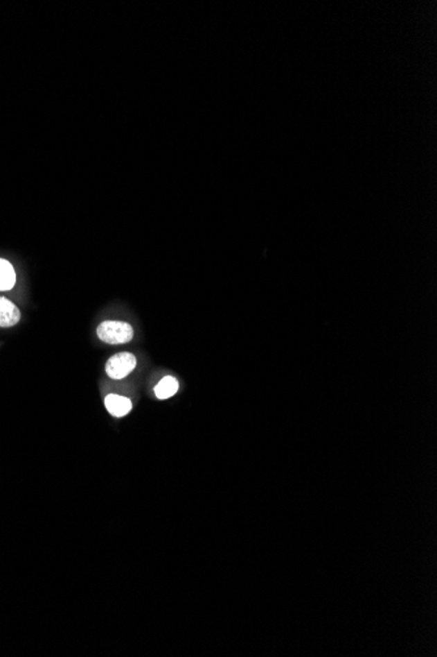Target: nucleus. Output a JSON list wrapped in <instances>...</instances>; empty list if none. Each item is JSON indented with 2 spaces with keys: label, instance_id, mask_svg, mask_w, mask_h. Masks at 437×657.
<instances>
[{
  "label": "nucleus",
  "instance_id": "nucleus-1",
  "mask_svg": "<svg viewBox=\"0 0 437 657\" xmlns=\"http://www.w3.org/2000/svg\"><path fill=\"white\" fill-rule=\"evenodd\" d=\"M96 335L107 345H125L131 343L135 332L129 322L107 319L97 325Z\"/></svg>",
  "mask_w": 437,
  "mask_h": 657
},
{
  "label": "nucleus",
  "instance_id": "nucleus-2",
  "mask_svg": "<svg viewBox=\"0 0 437 657\" xmlns=\"http://www.w3.org/2000/svg\"><path fill=\"white\" fill-rule=\"evenodd\" d=\"M138 366V359L131 352H119L113 355L105 364V373L113 381L127 378Z\"/></svg>",
  "mask_w": 437,
  "mask_h": 657
},
{
  "label": "nucleus",
  "instance_id": "nucleus-3",
  "mask_svg": "<svg viewBox=\"0 0 437 657\" xmlns=\"http://www.w3.org/2000/svg\"><path fill=\"white\" fill-rule=\"evenodd\" d=\"M104 406L112 418H122L130 413L132 402L130 398L123 395L109 394L104 399Z\"/></svg>",
  "mask_w": 437,
  "mask_h": 657
},
{
  "label": "nucleus",
  "instance_id": "nucleus-4",
  "mask_svg": "<svg viewBox=\"0 0 437 657\" xmlns=\"http://www.w3.org/2000/svg\"><path fill=\"white\" fill-rule=\"evenodd\" d=\"M21 321V311L6 297H0V328H12Z\"/></svg>",
  "mask_w": 437,
  "mask_h": 657
},
{
  "label": "nucleus",
  "instance_id": "nucleus-5",
  "mask_svg": "<svg viewBox=\"0 0 437 657\" xmlns=\"http://www.w3.org/2000/svg\"><path fill=\"white\" fill-rule=\"evenodd\" d=\"M178 390H179V382L177 378L168 375L154 386V393L157 399L166 400L177 394Z\"/></svg>",
  "mask_w": 437,
  "mask_h": 657
},
{
  "label": "nucleus",
  "instance_id": "nucleus-6",
  "mask_svg": "<svg viewBox=\"0 0 437 657\" xmlns=\"http://www.w3.org/2000/svg\"><path fill=\"white\" fill-rule=\"evenodd\" d=\"M16 284V272L12 264L6 259H0V291L12 290Z\"/></svg>",
  "mask_w": 437,
  "mask_h": 657
}]
</instances>
